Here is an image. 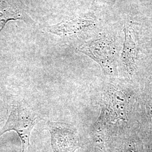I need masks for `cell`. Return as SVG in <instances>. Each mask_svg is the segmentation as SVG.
Returning <instances> with one entry per match:
<instances>
[{"instance_id":"cell-1","label":"cell","mask_w":152,"mask_h":152,"mask_svg":"<svg viewBox=\"0 0 152 152\" xmlns=\"http://www.w3.org/2000/svg\"><path fill=\"white\" fill-rule=\"evenodd\" d=\"M41 120L38 113L24 104H14L3 128L0 137L6 132L14 131L22 142V152H26L30 147V137L34 127Z\"/></svg>"},{"instance_id":"cell-2","label":"cell","mask_w":152,"mask_h":152,"mask_svg":"<svg viewBox=\"0 0 152 152\" xmlns=\"http://www.w3.org/2000/svg\"><path fill=\"white\" fill-rule=\"evenodd\" d=\"M78 50L98 63L106 74L114 72L117 54L114 44L110 39L97 38L83 44Z\"/></svg>"},{"instance_id":"cell-3","label":"cell","mask_w":152,"mask_h":152,"mask_svg":"<svg viewBox=\"0 0 152 152\" xmlns=\"http://www.w3.org/2000/svg\"><path fill=\"white\" fill-rule=\"evenodd\" d=\"M46 127L51 135L54 152H75L81 147L78 132L73 126L49 121Z\"/></svg>"},{"instance_id":"cell-4","label":"cell","mask_w":152,"mask_h":152,"mask_svg":"<svg viewBox=\"0 0 152 152\" xmlns=\"http://www.w3.org/2000/svg\"><path fill=\"white\" fill-rule=\"evenodd\" d=\"M95 26V21L88 15H75L66 17L60 23L47 26V32L58 36L70 38L85 32Z\"/></svg>"},{"instance_id":"cell-5","label":"cell","mask_w":152,"mask_h":152,"mask_svg":"<svg viewBox=\"0 0 152 152\" xmlns=\"http://www.w3.org/2000/svg\"><path fill=\"white\" fill-rule=\"evenodd\" d=\"M20 20L34 24V21L28 15L19 0H0V32L10 20Z\"/></svg>"},{"instance_id":"cell-6","label":"cell","mask_w":152,"mask_h":152,"mask_svg":"<svg viewBox=\"0 0 152 152\" xmlns=\"http://www.w3.org/2000/svg\"><path fill=\"white\" fill-rule=\"evenodd\" d=\"M124 32L125 41L121 59L126 71L129 74H132L135 68L137 46L129 29L125 28Z\"/></svg>"},{"instance_id":"cell-7","label":"cell","mask_w":152,"mask_h":152,"mask_svg":"<svg viewBox=\"0 0 152 152\" xmlns=\"http://www.w3.org/2000/svg\"><path fill=\"white\" fill-rule=\"evenodd\" d=\"M151 100L149 102V108H150V120H151V129L152 130V96H151Z\"/></svg>"},{"instance_id":"cell-8","label":"cell","mask_w":152,"mask_h":152,"mask_svg":"<svg viewBox=\"0 0 152 152\" xmlns=\"http://www.w3.org/2000/svg\"><path fill=\"white\" fill-rule=\"evenodd\" d=\"M2 120V115L0 113V122H1Z\"/></svg>"}]
</instances>
